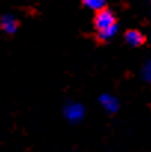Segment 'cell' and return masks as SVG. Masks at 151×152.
I'll list each match as a JSON object with an SVG mask.
<instances>
[{"label": "cell", "instance_id": "cell-1", "mask_svg": "<svg viewBox=\"0 0 151 152\" xmlns=\"http://www.w3.org/2000/svg\"><path fill=\"white\" fill-rule=\"evenodd\" d=\"M94 24H95V28L98 30V33H101V31H105L111 27H116V18H114L111 10L102 9L99 12H96Z\"/></svg>", "mask_w": 151, "mask_h": 152}, {"label": "cell", "instance_id": "cell-4", "mask_svg": "<svg viewBox=\"0 0 151 152\" xmlns=\"http://www.w3.org/2000/svg\"><path fill=\"white\" fill-rule=\"evenodd\" d=\"M99 102L101 105H102V108L107 111V112H116L117 109H119V101L114 98V96H111V95H102L99 98Z\"/></svg>", "mask_w": 151, "mask_h": 152}, {"label": "cell", "instance_id": "cell-5", "mask_svg": "<svg viewBox=\"0 0 151 152\" xmlns=\"http://www.w3.org/2000/svg\"><path fill=\"white\" fill-rule=\"evenodd\" d=\"M124 39H126V42L130 45V46H141L142 43H144V36L139 33V31H136V30H130V31H127L126 33V36H124Z\"/></svg>", "mask_w": 151, "mask_h": 152}, {"label": "cell", "instance_id": "cell-3", "mask_svg": "<svg viewBox=\"0 0 151 152\" xmlns=\"http://www.w3.org/2000/svg\"><path fill=\"white\" fill-rule=\"evenodd\" d=\"M0 27H1V30L4 33L13 34L16 31V28H18V22L12 15H3L1 19H0Z\"/></svg>", "mask_w": 151, "mask_h": 152}, {"label": "cell", "instance_id": "cell-6", "mask_svg": "<svg viewBox=\"0 0 151 152\" xmlns=\"http://www.w3.org/2000/svg\"><path fill=\"white\" fill-rule=\"evenodd\" d=\"M82 1L86 7H89L92 10H96V12L102 10L104 6H105V0H82Z\"/></svg>", "mask_w": 151, "mask_h": 152}, {"label": "cell", "instance_id": "cell-7", "mask_svg": "<svg viewBox=\"0 0 151 152\" xmlns=\"http://www.w3.org/2000/svg\"><path fill=\"white\" fill-rule=\"evenodd\" d=\"M116 33H117V25L116 27H111V28H108L105 31L98 33V37H99L101 40H110V39H113L116 36Z\"/></svg>", "mask_w": 151, "mask_h": 152}, {"label": "cell", "instance_id": "cell-2", "mask_svg": "<svg viewBox=\"0 0 151 152\" xmlns=\"http://www.w3.org/2000/svg\"><path fill=\"white\" fill-rule=\"evenodd\" d=\"M64 115L70 123H79L85 117V108L79 102H70L64 108Z\"/></svg>", "mask_w": 151, "mask_h": 152}, {"label": "cell", "instance_id": "cell-8", "mask_svg": "<svg viewBox=\"0 0 151 152\" xmlns=\"http://www.w3.org/2000/svg\"><path fill=\"white\" fill-rule=\"evenodd\" d=\"M142 77L145 81L151 83V61H147L145 65L142 66Z\"/></svg>", "mask_w": 151, "mask_h": 152}]
</instances>
